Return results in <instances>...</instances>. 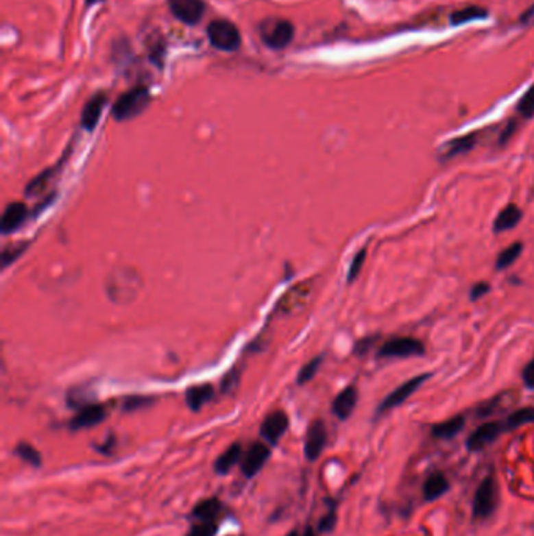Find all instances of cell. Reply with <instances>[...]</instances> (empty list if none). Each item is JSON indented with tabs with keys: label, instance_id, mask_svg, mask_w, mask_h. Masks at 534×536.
Wrapping results in <instances>:
<instances>
[{
	"label": "cell",
	"instance_id": "29",
	"mask_svg": "<svg viewBox=\"0 0 534 536\" xmlns=\"http://www.w3.org/2000/svg\"><path fill=\"white\" fill-rule=\"evenodd\" d=\"M55 171H57V169H55V168H49V169H46V171H43V173L40 174V176H36L35 179H33L32 182H30L29 185H27V188H25L27 196L40 195L41 191L47 187L49 180L52 179V176L55 174Z\"/></svg>",
	"mask_w": 534,
	"mask_h": 536
},
{
	"label": "cell",
	"instance_id": "27",
	"mask_svg": "<svg viewBox=\"0 0 534 536\" xmlns=\"http://www.w3.org/2000/svg\"><path fill=\"white\" fill-rule=\"evenodd\" d=\"M487 18V12L481 7H469L464 10H459V12H454L450 16V23L453 25H462L469 21H476V19H483Z\"/></svg>",
	"mask_w": 534,
	"mask_h": 536
},
{
	"label": "cell",
	"instance_id": "14",
	"mask_svg": "<svg viewBox=\"0 0 534 536\" xmlns=\"http://www.w3.org/2000/svg\"><path fill=\"white\" fill-rule=\"evenodd\" d=\"M107 417V408L104 404H86L80 409V413L75 417L71 419L69 428L71 430H84L91 428L97 424H101Z\"/></svg>",
	"mask_w": 534,
	"mask_h": 536
},
{
	"label": "cell",
	"instance_id": "8",
	"mask_svg": "<svg viewBox=\"0 0 534 536\" xmlns=\"http://www.w3.org/2000/svg\"><path fill=\"white\" fill-rule=\"evenodd\" d=\"M311 287H312L311 282H302V284H298V286L291 287L290 291L285 292L284 297L279 300L274 310H276L278 314H282V315H290V314L298 313L300 309L304 308L306 302L311 297Z\"/></svg>",
	"mask_w": 534,
	"mask_h": 536
},
{
	"label": "cell",
	"instance_id": "18",
	"mask_svg": "<svg viewBox=\"0 0 534 536\" xmlns=\"http://www.w3.org/2000/svg\"><path fill=\"white\" fill-rule=\"evenodd\" d=\"M522 217H524V212L520 210L519 206L515 204H508L505 209L498 213L497 218L492 224V229L495 234H502L506 231H511L514 229L517 224L522 221Z\"/></svg>",
	"mask_w": 534,
	"mask_h": 536
},
{
	"label": "cell",
	"instance_id": "23",
	"mask_svg": "<svg viewBox=\"0 0 534 536\" xmlns=\"http://www.w3.org/2000/svg\"><path fill=\"white\" fill-rule=\"evenodd\" d=\"M221 511V502L218 499H206L197 503L193 508L191 516L197 519V522H215Z\"/></svg>",
	"mask_w": 534,
	"mask_h": 536
},
{
	"label": "cell",
	"instance_id": "6",
	"mask_svg": "<svg viewBox=\"0 0 534 536\" xmlns=\"http://www.w3.org/2000/svg\"><path fill=\"white\" fill-rule=\"evenodd\" d=\"M425 345L422 341L415 337H396L390 339L383 347L378 350L379 358H395V359H406V358H417L425 354Z\"/></svg>",
	"mask_w": 534,
	"mask_h": 536
},
{
	"label": "cell",
	"instance_id": "26",
	"mask_svg": "<svg viewBox=\"0 0 534 536\" xmlns=\"http://www.w3.org/2000/svg\"><path fill=\"white\" fill-rule=\"evenodd\" d=\"M522 253H524V243L514 242L513 245L508 246V248H505L502 253L498 254L497 262H495V268H497L498 271L506 270V268L513 265L514 262L519 259Z\"/></svg>",
	"mask_w": 534,
	"mask_h": 536
},
{
	"label": "cell",
	"instance_id": "17",
	"mask_svg": "<svg viewBox=\"0 0 534 536\" xmlns=\"http://www.w3.org/2000/svg\"><path fill=\"white\" fill-rule=\"evenodd\" d=\"M357 404V391L354 386H348L334 398L332 402V413L337 415L340 420H346L353 414Z\"/></svg>",
	"mask_w": 534,
	"mask_h": 536
},
{
	"label": "cell",
	"instance_id": "35",
	"mask_svg": "<svg viewBox=\"0 0 534 536\" xmlns=\"http://www.w3.org/2000/svg\"><path fill=\"white\" fill-rule=\"evenodd\" d=\"M152 402H154V398L145 397V395L129 397L128 400L124 402V411H136V409L149 406V404H152Z\"/></svg>",
	"mask_w": 534,
	"mask_h": 536
},
{
	"label": "cell",
	"instance_id": "41",
	"mask_svg": "<svg viewBox=\"0 0 534 536\" xmlns=\"http://www.w3.org/2000/svg\"><path fill=\"white\" fill-rule=\"evenodd\" d=\"M374 339L376 337H367V339H362V341L357 342L356 347H354V353L356 354H365L368 352V348L373 345Z\"/></svg>",
	"mask_w": 534,
	"mask_h": 536
},
{
	"label": "cell",
	"instance_id": "24",
	"mask_svg": "<svg viewBox=\"0 0 534 536\" xmlns=\"http://www.w3.org/2000/svg\"><path fill=\"white\" fill-rule=\"evenodd\" d=\"M475 145H476V134L464 135L461 136V138H454L448 141L447 149L440 154V157H442L444 160H450V158H453L456 156L465 154V152L472 151L473 147H475Z\"/></svg>",
	"mask_w": 534,
	"mask_h": 536
},
{
	"label": "cell",
	"instance_id": "33",
	"mask_svg": "<svg viewBox=\"0 0 534 536\" xmlns=\"http://www.w3.org/2000/svg\"><path fill=\"white\" fill-rule=\"evenodd\" d=\"M365 257H367V248H362L359 253L353 257V260H351L348 275H346V281H348L350 284L354 282L356 278L359 276V273L363 267V262H365Z\"/></svg>",
	"mask_w": 534,
	"mask_h": 536
},
{
	"label": "cell",
	"instance_id": "3",
	"mask_svg": "<svg viewBox=\"0 0 534 536\" xmlns=\"http://www.w3.org/2000/svg\"><path fill=\"white\" fill-rule=\"evenodd\" d=\"M208 41L219 51L234 52L241 45V36L236 27L226 19H217L207 27Z\"/></svg>",
	"mask_w": 534,
	"mask_h": 536
},
{
	"label": "cell",
	"instance_id": "9",
	"mask_svg": "<svg viewBox=\"0 0 534 536\" xmlns=\"http://www.w3.org/2000/svg\"><path fill=\"white\" fill-rule=\"evenodd\" d=\"M271 456V450L263 442H254L247 448L246 455L241 459V472L246 478H254L265 466L267 461Z\"/></svg>",
	"mask_w": 534,
	"mask_h": 536
},
{
	"label": "cell",
	"instance_id": "15",
	"mask_svg": "<svg viewBox=\"0 0 534 536\" xmlns=\"http://www.w3.org/2000/svg\"><path fill=\"white\" fill-rule=\"evenodd\" d=\"M27 215H29V209H27L24 202H11L3 212L0 229H2L3 234L14 232L16 229H19L25 223Z\"/></svg>",
	"mask_w": 534,
	"mask_h": 536
},
{
	"label": "cell",
	"instance_id": "1",
	"mask_svg": "<svg viewBox=\"0 0 534 536\" xmlns=\"http://www.w3.org/2000/svg\"><path fill=\"white\" fill-rule=\"evenodd\" d=\"M151 95L146 86H136L130 91L119 96V99L113 106V118L117 121H129L141 114L149 107Z\"/></svg>",
	"mask_w": 534,
	"mask_h": 536
},
{
	"label": "cell",
	"instance_id": "28",
	"mask_svg": "<svg viewBox=\"0 0 534 536\" xmlns=\"http://www.w3.org/2000/svg\"><path fill=\"white\" fill-rule=\"evenodd\" d=\"M14 453L22 459V461L29 463L33 467H40L43 464L41 453L38 452L35 447L30 446L29 442H19L14 448Z\"/></svg>",
	"mask_w": 534,
	"mask_h": 536
},
{
	"label": "cell",
	"instance_id": "13",
	"mask_svg": "<svg viewBox=\"0 0 534 536\" xmlns=\"http://www.w3.org/2000/svg\"><path fill=\"white\" fill-rule=\"evenodd\" d=\"M289 428V417L284 411H273L267 415L260 426V435L268 444L276 446L280 437L285 435Z\"/></svg>",
	"mask_w": 534,
	"mask_h": 536
},
{
	"label": "cell",
	"instance_id": "4",
	"mask_svg": "<svg viewBox=\"0 0 534 536\" xmlns=\"http://www.w3.org/2000/svg\"><path fill=\"white\" fill-rule=\"evenodd\" d=\"M293 35L295 27L290 21L273 18L267 19L265 23H262L260 25L262 41L265 42L269 49H276V51L287 47L291 40H293Z\"/></svg>",
	"mask_w": 534,
	"mask_h": 536
},
{
	"label": "cell",
	"instance_id": "40",
	"mask_svg": "<svg viewBox=\"0 0 534 536\" xmlns=\"http://www.w3.org/2000/svg\"><path fill=\"white\" fill-rule=\"evenodd\" d=\"M515 130H517V121H514L513 119V121H509V124L506 125L502 135H500V140H498L500 146H505L506 143H508V141L511 140V136L515 134Z\"/></svg>",
	"mask_w": 534,
	"mask_h": 536
},
{
	"label": "cell",
	"instance_id": "16",
	"mask_svg": "<svg viewBox=\"0 0 534 536\" xmlns=\"http://www.w3.org/2000/svg\"><path fill=\"white\" fill-rule=\"evenodd\" d=\"M107 103V95L106 93H97L91 97L90 101L85 103L84 112H82V125L86 130H93L97 125L99 119H101V114L104 107Z\"/></svg>",
	"mask_w": 534,
	"mask_h": 536
},
{
	"label": "cell",
	"instance_id": "36",
	"mask_svg": "<svg viewBox=\"0 0 534 536\" xmlns=\"http://www.w3.org/2000/svg\"><path fill=\"white\" fill-rule=\"evenodd\" d=\"M335 522H337V514H335V510L334 508H331L324 516L320 519V522H318V530H320L321 533H328V532H332L334 527H335Z\"/></svg>",
	"mask_w": 534,
	"mask_h": 536
},
{
	"label": "cell",
	"instance_id": "12",
	"mask_svg": "<svg viewBox=\"0 0 534 536\" xmlns=\"http://www.w3.org/2000/svg\"><path fill=\"white\" fill-rule=\"evenodd\" d=\"M326 441H328V433L324 424L321 420L312 422L309 430H307V436L304 442V455L307 458V461L313 463L320 458V455L323 453V448L326 446Z\"/></svg>",
	"mask_w": 534,
	"mask_h": 536
},
{
	"label": "cell",
	"instance_id": "32",
	"mask_svg": "<svg viewBox=\"0 0 534 536\" xmlns=\"http://www.w3.org/2000/svg\"><path fill=\"white\" fill-rule=\"evenodd\" d=\"M27 246H29L27 245V242H19L18 245L7 246V248H5L3 253H2V267L5 268V267H8L10 264H13V262L27 249Z\"/></svg>",
	"mask_w": 534,
	"mask_h": 536
},
{
	"label": "cell",
	"instance_id": "34",
	"mask_svg": "<svg viewBox=\"0 0 534 536\" xmlns=\"http://www.w3.org/2000/svg\"><path fill=\"white\" fill-rule=\"evenodd\" d=\"M218 532V524L215 522H197L191 527L186 536H215Z\"/></svg>",
	"mask_w": 534,
	"mask_h": 536
},
{
	"label": "cell",
	"instance_id": "31",
	"mask_svg": "<svg viewBox=\"0 0 534 536\" xmlns=\"http://www.w3.org/2000/svg\"><path fill=\"white\" fill-rule=\"evenodd\" d=\"M517 112L526 119L534 117V86H531V88L522 96L520 102L517 103Z\"/></svg>",
	"mask_w": 534,
	"mask_h": 536
},
{
	"label": "cell",
	"instance_id": "19",
	"mask_svg": "<svg viewBox=\"0 0 534 536\" xmlns=\"http://www.w3.org/2000/svg\"><path fill=\"white\" fill-rule=\"evenodd\" d=\"M240 459H241V446L239 442H235V444L226 448L221 455L218 456L217 461H215V472L218 475L229 474L230 470L240 463Z\"/></svg>",
	"mask_w": 534,
	"mask_h": 536
},
{
	"label": "cell",
	"instance_id": "11",
	"mask_svg": "<svg viewBox=\"0 0 534 536\" xmlns=\"http://www.w3.org/2000/svg\"><path fill=\"white\" fill-rule=\"evenodd\" d=\"M505 431L506 430H505L503 422L483 424L469 436V439H467V448H469L470 452L483 450L484 447L492 444V442L497 439L500 435L505 433Z\"/></svg>",
	"mask_w": 534,
	"mask_h": 536
},
{
	"label": "cell",
	"instance_id": "21",
	"mask_svg": "<svg viewBox=\"0 0 534 536\" xmlns=\"http://www.w3.org/2000/svg\"><path fill=\"white\" fill-rule=\"evenodd\" d=\"M213 386L212 385H199L193 386L186 391V404L191 411H199L204 404L208 403L213 398Z\"/></svg>",
	"mask_w": 534,
	"mask_h": 536
},
{
	"label": "cell",
	"instance_id": "37",
	"mask_svg": "<svg viewBox=\"0 0 534 536\" xmlns=\"http://www.w3.org/2000/svg\"><path fill=\"white\" fill-rule=\"evenodd\" d=\"M239 381H240V374H239V370H236V369L230 370L229 374L226 375L224 378H223L221 391H223V392H230V391H234L235 387L239 386Z\"/></svg>",
	"mask_w": 534,
	"mask_h": 536
},
{
	"label": "cell",
	"instance_id": "39",
	"mask_svg": "<svg viewBox=\"0 0 534 536\" xmlns=\"http://www.w3.org/2000/svg\"><path fill=\"white\" fill-rule=\"evenodd\" d=\"M522 380H524L526 387L534 389V359H531L524 367V371H522Z\"/></svg>",
	"mask_w": 534,
	"mask_h": 536
},
{
	"label": "cell",
	"instance_id": "43",
	"mask_svg": "<svg viewBox=\"0 0 534 536\" xmlns=\"http://www.w3.org/2000/svg\"><path fill=\"white\" fill-rule=\"evenodd\" d=\"M97 2H101V0H86V5H95Z\"/></svg>",
	"mask_w": 534,
	"mask_h": 536
},
{
	"label": "cell",
	"instance_id": "22",
	"mask_svg": "<svg viewBox=\"0 0 534 536\" xmlns=\"http://www.w3.org/2000/svg\"><path fill=\"white\" fill-rule=\"evenodd\" d=\"M464 426H465L464 415H456V417H451L450 420H445V422L434 425L431 428V435L436 437V439H451V437L459 435Z\"/></svg>",
	"mask_w": 534,
	"mask_h": 536
},
{
	"label": "cell",
	"instance_id": "42",
	"mask_svg": "<svg viewBox=\"0 0 534 536\" xmlns=\"http://www.w3.org/2000/svg\"><path fill=\"white\" fill-rule=\"evenodd\" d=\"M301 536H317V533L313 532L312 527H306V530H304V532H302Z\"/></svg>",
	"mask_w": 534,
	"mask_h": 536
},
{
	"label": "cell",
	"instance_id": "25",
	"mask_svg": "<svg viewBox=\"0 0 534 536\" xmlns=\"http://www.w3.org/2000/svg\"><path fill=\"white\" fill-rule=\"evenodd\" d=\"M534 422V406H526V408H520L514 411L513 414L508 415V419L505 420V430L506 431H513L519 426H524L526 424H533Z\"/></svg>",
	"mask_w": 534,
	"mask_h": 536
},
{
	"label": "cell",
	"instance_id": "10",
	"mask_svg": "<svg viewBox=\"0 0 534 536\" xmlns=\"http://www.w3.org/2000/svg\"><path fill=\"white\" fill-rule=\"evenodd\" d=\"M171 13L184 24L195 25L199 23L206 12L202 0H168Z\"/></svg>",
	"mask_w": 534,
	"mask_h": 536
},
{
	"label": "cell",
	"instance_id": "20",
	"mask_svg": "<svg viewBox=\"0 0 534 536\" xmlns=\"http://www.w3.org/2000/svg\"><path fill=\"white\" fill-rule=\"evenodd\" d=\"M448 480L444 474L434 472L426 478L425 485H423V497L428 502L437 500L440 496H444L448 491Z\"/></svg>",
	"mask_w": 534,
	"mask_h": 536
},
{
	"label": "cell",
	"instance_id": "44",
	"mask_svg": "<svg viewBox=\"0 0 534 536\" xmlns=\"http://www.w3.org/2000/svg\"><path fill=\"white\" fill-rule=\"evenodd\" d=\"M285 536H300V535H298V532H296V530H291V532L287 533Z\"/></svg>",
	"mask_w": 534,
	"mask_h": 536
},
{
	"label": "cell",
	"instance_id": "38",
	"mask_svg": "<svg viewBox=\"0 0 534 536\" xmlns=\"http://www.w3.org/2000/svg\"><path fill=\"white\" fill-rule=\"evenodd\" d=\"M489 291H491V286H489L487 282H484V281L476 282L475 286L472 287V291H470V300H472V302H478V300H480V298L486 297V295L489 293Z\"/></svg>",
	"mask_w": 534,
	"mask_h": 536
},
{
	"label": "cell",
	"instance_id": "2",
	"mask_svg": "<svg viewBox=\"0 0 534 536\" xmlns=\"http://www.w3.org/2000/svg\"><path fill=\"white\" fill-rule=\"evenodd\" d=\"M140 291V280L135 271L119 270L113 271L107 280L108 297L114 303H128L136 297Z\"/></svg>",
	"mask_w": 534,
	"mask_h": 536
},
{
	"label": "cell",
	"instance_id": "30",
	"mask_svg": "<svg viewBox=\"0 0 534 536\" xmlns=\"http://www.w3.org/2000/svg\"><path fill=\"white\" fill-rule=\"evenodd\" d=\"M321 363H323V356H318L315 359H312L311 363H307L298 374V378H296L298 385H306V382H309L313 376L317 375V371H318V369H320Z\"/></svg>",
	"mask_w": 534,
	"mask_h": 536
},
{
	"label": "cell",
	"instance_id": "7",
	"mask_svg": "<svg viewBox=\"0 0 534 536\" xmlns=\"http://www.w3.org/2000/svg\"><path fill=\"white\" fill-rule=\"evenodd\" d=\"M429 376H431V374H422V375L414 376V378L404 381L403 385L396 387L395 391L390 392L389 395L384 398L381 404L378 406V414L387 413V411H390V409L398 408L400 404H403L407 398L412 397V393H414L418 387L423 386V382H425Z\"/></svg>",
	"mask_w": 534,
	"mask_h": 536
},
{
	"label": "cell",
	"instance_id": "5",
	"mask_svg": "<svg viewBox=\"0 0 534 536\" xmlns=\"http://www.w3.org/2000/svg\"><path fill=\"white\" fill-rule=\"evenodd\" d=\"M498 502V489H497V481L494 477L484 478L473 497V517L475 519H487L492 516V513L497 508Z\"/></svg>",
	"mask_w": 534,
	"mask_h": 536
}]
</instances>
